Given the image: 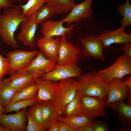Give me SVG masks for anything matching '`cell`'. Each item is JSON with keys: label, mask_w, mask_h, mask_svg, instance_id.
Here are the masks:
<instances>
[{"label": "cell", "mask_w": 131, "mask_h": 131, "mask_svg": "<svg viewBox=\"0 0 131 131\" xmlns=\"http://www.w3.org/2000/svg\"><path fill=\"white\" fill-rule=\"evenodd\" d=\"M0 14V36L1 40L8 46L17 49L19 48L14 34L21 23L28 17L23 14L20 5L3 9Z\"/></svg>", "instance_id": "cell-1"}, {"label": "cell", "mask_w": 131, "mask_h": 131, "mask_svg": "<svg viewBox=\"0 0 131 131\" xmlns=\"http://www.w3.org/2000/svg\"><path fill=\"white\" fill-rule=\"evenodd\" d=\"M77 90L82 95L100 98L106 101L109 85L105 83L94 70L77 78Z\"/></svg>", "instance_id": "cell-2"}, {"label": "cell", "mask_w": 131, "mask_h": 131, "mask_svg": "<svg viewBox=\"0 0 131 131\" xmlns=\"http://www.w3.org/2000/svg\"><path fill=\"white\" fill-rule=\"evenodd\" d=\"M77 82L72 78L59 81L55 89L54 104L61 114L64 115L66 106L75 97Z\"/></svg>", "instance_id": "cell-3"}, {"label": "cell", "mask_w": 131, "mask_h": 131, "mask_svg": "<svg viewBox=\"0 0 131 131\" xmlns=\"http://www.w3.org/2000/svg\"><path fill=\"white\" fill-rule=\"evenodd\" d=\"M98 75L109 85L114 78L122 79L131 74V57L124 54L119 57L115 62L108 68L97 72Z\"/></svg>", "instance_id": "cell-4"}, {"label": "cell", "mask_w": 131, "mask_h": 131, "mask_svg": "<svg viewBox=\"0 0 131 131\" xmlns=\"http://www.w3.org/2000/svg\"><path fill=\"white\" fill-rule=\"evenodd\" d=\"M80 103L83 115L93 119L106 116L104 112L106 101L100 98L82 95Z\"/></svg>", "instance_id": "cell-5"}, {"label": "cell", "mask_w": 131, "mask_h": 131, "mask_svg": "<svg viewBox=\"0 0 131 131\" xmlns=\"http://www.w3.org/2000/svg\"><path fill=\"white\" fill-rule=\"evenodd\" d=\"M39 52L37 50L30 51L16 49L7 52L6 55L9 59L10 63L8 74L9 75L27 67Z\"/></svg>", "instance_id": "cell-6"}, {"label": "cell", "mask_w": 131, "mask_h": 131, "mask_svg": "<svg viewBox=\"0 0 131 131\" xmlns=\"http://www.w3.org/2000/svg\"><path fill=\"white\" fill-rule=\"evenodd\" d=\"M82 72L76 63L56 65L52 70L40 78L43 80L59 81L68 78L78 77L81 75Z\"/></svg>", "instance_id": "cell-7"}, {"label": "cell", "mask_w": 131, "mask_h": 131, "mask_svg": "<svg viewBox=\"0 0 131 131\" xmlns=\"http://www.w3.org/2000/svg\"><path fill=\"white\" fill-rule=\"evenodd\" d=\"M57 64L56 63L46 58L40 51L27 67L19 70L29 72L35 79L49 72Z\"/></svg>", "instance_id": "cell-8"}, {"label": "cell", "mask_w": 131, "mask_h": 131, "mask_svg": "<svg viewBox=\"0 0 131 131\" xmlns=\"http://www.w3.org/2000/svg\"><path fill=\"white\" fill-rule=\"evenodd\" d=\"M80 50L67 40L64 35L61 36L58 49L57 65L76 63L78 59Z\"/></svg>", "instance_id": "cell-9"}, {"label": "cell", "mask_w": 131, "mask_h": 131, "mask_svg": "<svg viewBox=\"0 0 131 131\" xmlns=\"http://www.w3.org/2000/svg\"><path fill=\"white\" fill-rule=\"evenodd\" d=\"M125 27L122 26L115 30H105L96 38L102 41L103 48L109 47L113 44L124 45L131 43V34L125 33Z\"/></svg>", "instance_id": "cell-10"}, {"label": "cell", "mask_w": 131, "mask_h": 131, "mask_svg": "<svg viewBox=\"0 0 131 131\" xmlns=\"http://www.w3.org/2000/svg\"><path fill=\"white\" fill-rule=\"evenodd\" d=\"M27 112L26 108H25L15 114L0 115V124L4 128L11 131H26Z\"/></svg>", "instance_id": "cell-11"}, {"label": "cell", "mask_w": 131, "mask_h": 131, "mask_svg": "<svg viewBox=\"0 0 131 131\" xmlns=\"http://www.w3.org/2000/svg\"><path fill=\"white\" fill-rule=\"evenodd\" d=\"M93 1L85 0L78 4H75L68 15L62 19L64 22L68 25L83 18L91 17L93 12L91 6Z\"/></svg>", "instance_id": "cell-12"}, {"label": "cell", "mask_w": 131, "mask_h": 131, "mask_svg": "<svg viewBox=\"0 0 131 131\" xmlns=\"http://www.w3.org/2000/svg\"><path fill=\"white\" fill-rule=\"evenodd\" d=\"M81 43L83 47L84 57H93L103 61H105V57L103 51V43L100 40L90 35L82 38Z\"/></svg>", "instance_id": "cell-13"}, {"label": "cell", "mask_w": 131, "mask_h": 131, "mask_svg": "<svg viewBox=\"0 0 131 131\" xmlns=\"http://www.w3.org/2000/svg\"><path fill=\"white\" fill-rule=\"evenodd\" d=\"M64 23L62 19L57 21L49 20L42 23L41 32L43 36L53 37L70 34L75 26L71 24L65 27L63 25Z\"/></svg>", "instance_id": "cell-14"}, {"label": "cell", "mask_w": 131, "mask_h": 131, "mask_svg": "<svg viewBox=\"0 0 131 131\" xmlns=\"http://www.w3.org/2000/svg\"><path fill=\"white\" fill-rule=\"evenodd\" d=\"M20 25V31L17 35V39L24 45L33 47L35 45V35L38 24L29 17Z\"/></svg>", "instance_id": "cell-15"}, {"label": "cell", "mask_w": 131, "mask_h": 131, "mask_svg": "<svg viewBox=\"0 0 131 131\" xmlns=\"http://www.w3.org/2000/svg\"><path fill=\"white\" fill-rule=\"evenodd\" d=\"M128 89L121 79L115 78L109 85L107 104L123 100L128 96Z\"/></svg>", "instance_id": "cell-16"}, {"label": "cell", "mask_w": 131, "mask_h": 131, "mask_svg": "<svg viewBox=\"0 0 131 131\" xmlns=\"http://www.w3.org/2000/svg\"><path fill=\"white\" fill-rule=\"evenodd\" d=\"M60 38L43 36L38 39V47L43 55L47 58L57 63L58 49Z\"/></svg>", "instance_id": "cell-17"}, {"label": "cell", "mask_w": 131, "mask_h": 131, "mask_svg": "<svg viewBox=\"0 0 131 131\" xmlns=\"http://www.w3.org/2000/svg\"><path fill=\"white\" fill-rule=\"evenodd\" d=\"M34 81L38 90L36 99L38 102L50 100L54 104V92L57 83H53L48 80H43L40 77L35 78Z\"/></svg>", "instance_id": "cell-18"}, {"label": "cell", "mask_w": 131, "mask_h": 131, "mask_svg": "<svg viewBox=\"0 0 131 131\" xmlns=\"http://www.w3.org/2000/svg\"><path fill=\"white\" fill-rule=\"evenodd\" d=\"M40 102L42 106V126L46 130L53 124L59 121V118L61 114L51 101L47 100Z\"/></svg>", "instance_id": "cell-19"}, {"label": "cell", "mask_w": 131, "mask_h": 131, "mask_svg": "<svg viewBox=\"0 0 131 131\" xmlns=\"http://www.w3.org/2000/svg\"><path fill=\"white\" fill-rule=\"evenodd\" d=\"M9 75L8 78L11 85L16 92L34 82V78L29 72L27 71L18 70Z\"/></svg>", "instance_id": "cell-20"}, {"label": "cell", "mask_w": 131, "mask_h": 131, "mask_svg": "<svg viewBox=\"0 0 131 131\" xmlns=\"http://www.w3.org/2000/svg\"><path fill=\"white\" fill-rule=\"evenodd\" d=\"M106 106L117 111L120 122L126 127H131V104H126L122 100Z\"/></svg>", "instance_id": "cell-21"}, {"label": "cell", "mask_w": 131, "mask_h": 131, "mask_svg": "<svg viewBox=\"0 0 131 131\" xmlns=\"http://www.w3.org/2000/svg\"><path fill=\"white\" fill-rule=\"evenodd\" d=\"M16 92L11 86L8 77L0 82V101L4 107L9 104Z\"/></svg>", "instance_id": "cell-22"}, {"label": "cell", "mask_w": 131, "mask_h": 131, "mask_svg": "<svg viewBox=\"0 0 131 131\" xmlns=\"http://www.w3.org/2000/svg\"><path fill=\"white\" fill-rule=\"evenodd\" d=\"M38 90V87L34 81L31 84L16 92L9 104L21 100L36 99Z\"/></svg>", "instance_id": "cell-23"}, {"label": "cell", "mask_w": 131, "mask_h": 131, "mask_svg": "<svg viewBox=\"0 0 131 131\" xmlns=\"http://www.w3.org/2000/svg\"><path fill=\"white\" fill-rule=\"evenodd\" d=\"M45 3L52 8L56 14L70 11L75 4L74 0H47Z\"/></svg>", "instance_id": "cell-24"}, {"label": "cell", "mask_w": 131, "mask_h": 131, "mask_svg": "<svg viewBox=\"0 0 131 131\" xmlns=\"http://www.w3.org/2000/svg\"><path fill=\"white\" fill-rule=\"evenodd\" d=\"M93 119L83 115L69 117H66L61 115L59 118V121L68 124L75 131H78L80 127L91 123Z\"/></svg>", "instance_id": "cell-25"}, {"label": "cell", "mask_w": 131, "mask_h": 131, "mask_svg": "<svg viewBox=\"0 0 131 131\" xmlns=\"http://www.w3.org/2000/svg\"><path fill=\"white\" fill-rule=\"evenodd\" d=\"M82 94L77 90L74 98L66 105L64 115L69 117L82 115L80 101Z\"/></svg>", "instance_id": "cell-26"}, {"label": "cell", "mask_w": 131, "mask_h": 131, "mask_svg": "<svg viewBox=\"0 0 131 131\" xmlns=\"http://www.w3.org/2000/svg\"><path fill=\"white\" fill-rule=\"evenodd\" d=\"M47 0H28L25 4L20 5L23 15L28 17L39 9Z\"/></svg>", "instance_id": "cell-27"}, {"label": "cell", "mask_w": 131, "mask_h": 131, "mask_svg": "<svg viewBox=\"0 0 131 131\" xmlns=\"http://www.w3.org/2000/svg\"><path fill=\"white\" fill-rule=\"evenodd\" d=\"M54 14L52 8L47 4H45L29 17L38 24H41L51 17Z\"/></svg>", "instance_id": "cell-28"}, {"label": "cell", "mask_w": 131, "mask_h": 131, "mask_svg": "<svg viewBox=\"0 0 131 131\" xmlns=\"http://www.w3.org/2000/svg\"><path fill=\"white\" fill-rule=\"evenodd\" d=\"M118 12L123 15L120 24L126 27L131 24V6L129 0H126V3L120 5L117 7Z\"/></svg>", "instance_id": "cell-29"}, {"label": "cell", "mask_w": 131, "mask_h": 131, "mask_svg": "<svg viewBox=\"0 0 131 131\" xmlns=\"http://www.w3.org/2000/svg\"><path fill=\"white\" fill-rule=\"evenodd\" d=\"M27 112L32 119L38 124L42 127V106L41 103L37 102L30 106Z\"/></svg>", "instance_id": "cell-30"}, {"label": "cell", "mask_w": 131, "mask_h": 131, "mask_svg": "<svg viewBox=\"0 0 131 131\" xmlns=\"http://www.w3.org/2000/svg\"><path fill=\"white\" fill-rule=\"evenodd\" d=\"M37 102L36 99H33L21 100L9 104L5 107V114L13 111L17 112L20 110L32 106Z\"/></svg>", "instance_id": "cell-31"}, {"label": "cell", "mask_w": 131, "mask_h": 131, "mask_svg": "<svg viewBox=\"0 0 131 131\" xmlns=\"http://www.w3.org/2000/svg\"><path fill=\"white\" fill-rule=\"evenodd\" d=\"M10 66L8 58L3 57L0 53V82L4 76L8 74Z\"/></svg>", "instance_id": "cell-32"}, {"label": "cell", "mask_w": 131, "mask_h": 131, "mask_svg": "<svg viewBox=\"0 0 131 131\" xmlns=\"http://www.w3.org/2000/svg\"><path fill=\"white\" fill-rule=\"evenodd\" d=\"M91 124L94 131H108L109 129L108 124L104 121L93 119Z\"/></svg>", "instance_id": "cell-33"}, {"label": "cell", "mask_w": 131, "mask_h": 131, "mask_svg": "<svg viewBox=\"0 0 131 131\" xmlns=\"http://www.w3.org/2000/svg\"><path fill=\"white\" fill-rule=\"evenodd\" d=\"M26 116L28 119V124L26 127L27 131H44L46 130L43 127L38 125L31 118L27 112Z\"/></svg>", "instance_id": "cell-34"}, {"label": "cell", "mask_w": 131, "mask_h": 131, "mask_svg": "<svg viewBox=\"0 0 131 131\" xmlns=\"http://www.w3.org/2000/svg\"><path fill=\"white\" fill-rule=\"evenodd\" d=\"M15 6L13 0H0V13L4 8L12 7Z\"/></svg>", "instance_id": "cell-35"}, {"label": "cell", "mask_w": 131, "mask_h": 131, "mask_svg": "<svg viewBox=\"0 0 131 131\" xmlns=\"http://www.w3.org/2000/svg\"><path fill=\"white\" fill-rule=\"evenodd\" d=\"M59 123L58 131H75L69 125L66 123L59 121Z\"/></svg>", "instance_id": "cell-36"}, {"label": "cell", "mask_w": 131, "mask_h": 131, "mask_svg": "<svg viewBox=\"0 0 131 131\" xmlns=\"http://www.w3.org/2000/svg\"><path fill=\"white\" fill-rule=\"evenodd\" d=\"M128 90V104H131V77L130 76L127 80L124 82Z\"/></svg>", "instance_id": "cell-37"}, {"label": "cell", "mask_w": 131, "mask_h": 131, "mask_svg": "<svg viewBox=\"0 0 131 131\" xmlns=\"http://www.w3.org/2000/svg\"><path fill=\"white\" fill-rule=\"evenodd\" d=\"M124 54L131 57V44L128 43L124 44L123 48Z\"/></svg>", "instance_id": "cell-38"}, {"label": "cell", "mask_w": 131, "mask_h": 131, "mask_svg": "<svg viewBox=\"0 0 131 131\" xmlns=\"http://www.w3.org/2000/svg\"><path fill=\"white\" fill-rule=\"evenodd\" d=\"M78 131H94L91 123L80 128Z\"/></svg>", "instance_id": "cell-39"}, {"label": "cell", "mask_w": 131, "mask_h": 131, "mask_svg": "<svg viewBox=\"0 0 131 131\" xmlns=\"http://www.w3.org/2000/svg\"><path fill=\"white\" fill-rule=\"evenodd\" d=\"M59 122L54 123L51 125L47 129V131H58Z\"/></svg>", "instance_id": "cell-40"}, {"label": "cell", "mask_w": 131, "mask_h": 131, "mask_svg": "<svg viewBox=\"0 0 131 131\" xmlns=\"http://www.w3.org/2000/svg\"><path fill=\"white\" fill-rule=\"evenodd\" d=\"M6 109L2 105L0 101V115L5 114Z\"/></svg>", "instance_id": "cell-41"}, {"label": "cell", "mask_w": 131, "mask_h": 131, "mask_svg": "<svg viewBox=\"0 0 131 131\" xmlns=\"http://www.w3.org/2000/svg\"><path fill=\"white\" fill-rule=\"evenodd\" d=\"M120 130L123 131H131V129L128 127H122L120 128Z\"/></svg>", "instance_id": "cell-42"}, {"label": "cell", "mask_w": 131, "mask_h": 131, "mask_svg": "<svg viewBox=\"0 0 131 131\" xmlns=\"http://www.w3.org/2000/svg\"><path fill=\"white\" fill-rule=\"evenodd\" d=\"M10 129L5 128H3L0 125V131H10Z\"/></svg>", "instance_id": "cell-43"}, {"label": "cell", "mask_w": 131, "mask_h": 131, "mask_svg": "<svg viewBox=\"0 0 131 131\" xmlns=\"http://www.w3.org/2000/svg\"><path fill=\"white\" fill-rule=\"evenodd\" d=\"M27 0L28 1V0Z\"/></svg>", "instance_id": "cell-44"}]
</instances>
